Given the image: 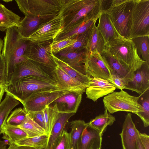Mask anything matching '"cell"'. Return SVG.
Wrapping results in <instances>:
<instances>
[{
	"mask_svg": "<svg viewBox=\"0 0 149 149\" xmlns=\"http://www.w3.org/2000/svg\"><path fill=\"white\" fill-rule=\"evenodd\" d=\"M61 11L64 22L63 31L61 33H62L71 30L84 21L97 20L101 13L100 1L65 0Z\"/></svg>",
	"mask_w": 149,
	"mask_h": 149,
	"instance_id": "cell-1",
	"label": "cell"
},
{
	"mask_svg": "<svg viewBox=\"0 0 149 149\" xmlns=\"http://www.w3.org/2000/svg\"><path fill=\"white\" fill-rule=\"evenodd\" d=\"M29 42L20 35L17 27H11L6 30L1 55L6 64L7 85L9 83L15 65L27 59L24 53Z\"/></svg>",
	"mask_w": 149,
	"mask_h": 149,
	"instance_id": "cell-2",
	"label": "cell"
},
{
	"mask_svg": "<svg viewBox=\"0 0 149 149\" xmlns=\"http://www.w3.org/2000/svg\"><path fill=\"white\" fill-rule=\"evenodd\" d=\"M64 89H66L56 83L30 76L5 86V92L22 103L36 94Z\"/></svg>",
	"mask_w": 149,
	"mask_h": 149,
	"instance_id": "cell-3",
	"label": "cell"
},
{
	"mask_svg": "<svg viewBox=\"0 0 149 149\" xmlns=\"http://www.w3.org/2000/svg\"><path fill=\"white\" fill-rule=\"evenodd\" d=\"M104 50L134 71L146 62L138 56L135 45L132 40L120 35L106 43Z\"/></svg>",
	"mask_w": 149,
	"mask_h": 149,
	"instance_id": "cell-4",
	"label": "cell"
},
{
	"mask_svg": "<svg viewBox=\"0 0 149 149\" xmlns=\"http://www.w3.org/2000/svg\"><path fill=\"white\" fill-rule=\"evenodd\" d=\"M129 32V39L149 36V0H134Z\"/></svg>",
	"mask_w": 149,
	"mask_h": 149,
	"instance_id": "cell-5",
	"label": "cell"
},
{
	"mask_svg": "<svg viewBox=\"0 0 149 149\" xmlns=\"http://www.w3.org/2000/svg\"><path fill=\"white\" fill-rule=\"evenodd\" d=\"M139 98V97L131 95L122 90L114 91L106 95L103 101L105 108L110 114L124 111L136 114L143 112Z\"/></svg>",
	"mask_w": 149,
	"mask_h": 149,
	"instance_id": "cell-6",
	"label": "cell"
},
{
	"mask_svg": "<svg viewBox=\"0 0 149 149\" xmlns=\"http://www.w3.org/2000/svg\"><path fill=\"white\" fill-rule=\"evenodd\" d=\"M65 0H16L20 11L25 16L58 15Z\"/></svg>",
	"mask_w": 149,
	"mask_h": 149,
	"instance_id": "cell-7",
	"label": "cell"
},
{
	"mask_svg": "<svg viewBox=\"0 0 149 149\" xmlns=\"http://www.w3.org/2000/svg\"><path fill=\"white\" fill-rule=\"evenodd\" d=\"M53 40L35 43L29 41L24 53L26 58L33 61L52 72L58 66L51 47Z\"/></svg>",
	"mask_w": 149,
	"mask_h": 149,
	"instance_id": "cell-8",
	"label": "cell"
},
{
	"mask_svg": "<svg viewBox=\"0 0 149 149\" xmlns=\"http://www.w3.org/2000/svg\"><path fill=\"white\" fill-rule=\"evenodd\" d=\"M134 0L125 1L105 12L109 16L113 25L120 36L129 39V28Z\"/></svg>",
	"mask_w": 149,
	"mask_h": 149,
	"instance_id": "cell-9",
	"label": "cell"
},
{
	"mask_svg": "<svg viewBox=\"0 0 149 149\" xmlns=\"http://www.w3.org/2000/svg\"><path fill=\"white\" fill-rule=\"evenodd\" d=\"M53 72L36 62L26 59L15 65L8 84H12L21 78L26 76L36 77L57 83L54 77Z\"/></svg>",
	"mask_w": 149,
	"mask_h": 149,
	"instance_id": "cell-10",
	"label": "cell"
},
{
	"mask_svg": "<svg viewBox=\"0 0 149 149\" xmlns=\"http://www.w3.org/2000/svg\"><path fill=\"white\" fill-rule=\"evenodd\" d=\"M64 24L63 18L61 11L57 15L40 24L26 39L35 43L53 40L63 31Z\"/></svg>",
	"mask_w": 149,
	"mask_h": 149,
	"instance_id": "cell-11",
	"label": "cell"
},
{
	"mask_svg": "<svg viewBox=\"0 0 149 149\" xmlns=\"http://www.w3.org/2000/svg\"><path fill=\"white\" fill-rule=\"evenodd\" d=\"M69 91L64 89L39 93L31 95L22 104L27 113L42 111Z\"/></svg>",
	"mask_w": 149,
	"mask_h": 149,
	"instance_id": "cell-12",
	"label": "cell"
},
{
	"mask_svg": "<svg viewBox=\"0 0 149 149\" xmlns=\"http://www.w3.org/2000/svg\"><path fill=\"white\" fill-rule=\"evenodd\" d=\"M85 66L87 75L91 77L101 78L111 82V72L100 54L88 53Z\"/></svg>",
	"mask_w": 149,
	"mask_h": 149,
	"instance_id": "cell-13",
	"label": "cell"
},
{
	"mask_svg": "<svg viewBox=\"0 0 149 149\" xmlns=\"http://www.w3.org/2000/svg\"><path fill=\"white\" fill-rule=\"evenodd\" d=\"M140 133L133 121L132 114L128 113L125 116L122 131L119 134L123 149H138L137 140Z\"/></svg>",
	"mask_w": 149,
	"mask_h": 149,
	"instance_id": "cell-14",
	"label": "cell"
},
{
	"mask_svg": "<svg viewBox=\"0 0 149 149\" xmlns=\"http://www.w3.org/2000/svg\"><path fill=\"white\" fill-rule=\"evenodd\" d=\"M125 89L139 95L149 89V64L145 62L134 71L132 78L127 83Z\"/></svg>",
	"mask_w": 149,
	"mask_h": 149,
	"instance_id": "cell-15",
	"label": "cell"
},
{
	"mask_svg": "<svg viewBox=\"0 0 149 149\" xmlns=\"http://www.w3.org/2000/svg\"><path fill=\"white\" fill-rule=\"evenodd\" d=\"M116 89L115 87L107 80L91 78L85 92L87 98L96 102L99 98L113 92Z\"/></svg>",
	"mask_w": 149,
	"mask_h": 149,
	"instance_id": "cell-16",
	"label": "cell"
},
{
	"mask_svg": "<svg viewBox=\"0 0 149 149\" xmlns=\"http://www.w3.org/2000/svg\"><path fill=\"white\" fill-rule=\"evenodd\" d=\"M101 56L109 67L111 74H115L123 79L126 81L127 84L132 79L134 71L131 68L120 63L104 50Z\"/></svg>",
	"mask_w": 149,
	"mask_h": 149,
	"instance_id": "cell-17",
	"label": "cell"
},
{
	"mask_svg": "<svg viewBox=\"0 0 149 149\" xmlns=\"http://www.w3.org/2000/svg\"><path fill=\"white\" fill-rule=\"evenodd\" d=\"M82 94L78 92L69 91L52 103L57 104L60 112L76 113L81 103Z\"/></svg>",
	"mask_w": 149,
	"mask_h": 149,
	"instance_id": "cell-18",
	"label": "cell"
},
{
	"mask_svg": "<svg viewBox=\"0 0 149 149\" xmlns=\"http://www.w3.org/2000/svg\"><path fill=\"white\" fill-rule=\"evenodd\" d=\"M57 58L79 72L88 75L85 67L88 52L84 49L78 52L56 53Z\"/></svg>",
	"mask_w": 149,
	"mask_h": 149,
	"instance_id": "cell-19",
	"label": "cell"
},
{
	"mask_svg": "<svg viewBox=\"0 0 149 149\" xmlns=\"http://www.w3.org/2000/svg\"><path fill=\"white\" fill-rule=\"evenodd\" d=\"M57 15L39 16H25L21 20L17 26L20 35L25 38H28L42 23L53 18Z\"/></svg>",
	"mask_w": 149,
	"mask_h": 149,
	"instance_id": "cell-20",
	"label": "cell"
},
{
	"mask_svg": "<svg viewBox=\"0 0 149 149\" xmlns=\"http://www.w3.org/2000/svg\"><path fill=\"white\" fill-rule=\"evenodd\" d=\"M75 113L73 112H60L49 135L47 143L45 149H53L59 140L69 120Z\"/></svg>",
	"mask_w": 149,
	"mask_h": 149,
	"instance_id": "cell-21",
	"label": "cell"
},
{
	"mask_svg": "<svg viewBox=\"0 0 149 149\" xmlns=\"http://www.w3.org/2000/svg\"><path fill=\"white\" fill-rule=\"evenodd\" d=\"M56 82L62 87L69 91L83 94L88 87L67 74L58 66L53 72Z\"/></svg>",
	"mask_w": 149,
	"mask_h": 149,
	"instance_id": "cell-22",
	"label": "cell"
},
{
	"mask_svg": "<svg viewBox=\"0 0 149 149\" xmlns=\"http://www.w3.org/2000/svg\"><path fill=\"white\" fill-rule=\"evenodd\" d=\"M102 142V136L88 125L81 134L77 149H96L101 147Z\"/></svg>",
	"mask_w": 149,
	"mask_h": 149,
	"instance_id": "cell-23",
	"label": "cell"
},
{
	"mask_svg": "<svg viewBox=\"0 0 149 149\" xmlns=\"http://www.w3.org/2000/svg\"><path fill=\"white\" fill-rule=\"evenodd\" d=\"M104 39L95 24L90 29L85 49L88 53H97L101 55L105 49Z\"/></svg>",
	"mask_w": 149,
	"mask_h": 149,
	"instance_id": "cell-24",
	"label": "cell"
},
{
	"mask_svg": "<svg viewBox=\"0 0 149 149\" xmlns=\"http://www.w3.org/2000/svg\"><path fill=\"white\" fill-rule=\"evenodd\" d=\"M98 19V24L96 27L105 44L111 39L119 36L111 23L108 14L101 13Z\"/></svg>",
	"mask_w": 149,
	"mask_h": 149,
	"instance_id": "cell-25",
	"label": "cell"
},
{
	"mask_svg": "<svg viewBox=\"0 0 149 149\" xmlns=\"http://www.w3.org/2000/svg\"><path fill=\"white\" fill-rule=\"evenodd\" d=\"M116 120L115 117L109 113L105 108L103 114L97 116L88 123L90 127L96 130L102 136L107 127L111 125Z\"/></svg>",
	"mask_w": 149,
	"mask_h": 149,
	"instance_id": "cell-26",
	"label": "cell"
},
{
	"mask_svg": "<svg viewBox=\"0 0 149 149\" xmlns=\"http://www.w3.org/2000/svg\"><path fill=\"white\" fill-rule=\"evenodd\" d=\"M20 17L0 3V31H4L13 27H17Z\"/></svg>",
	"mask_w": 149,
	"mask_h": 149,
	"instance_id": "cell-27",
	"label": "cell"
},
{
	"mask_svg": "<svg viewBox=\"0 0 149 149\" xmlns=\"http://www.w3.org/2000/svg\"><path fill=\"white\" fill-rule=\"evenodd\" d=\"M19 103V101L6 93L5 98L0 103V135L9 113Z\"/></svg>",
	"mask_w": 149,
	"mask_h": 149,
	"instance_id": "cell-28",
	"label": "cell"
},
{
	"mask_svg": "<svg viewBox=\"0 0 149 149\" xmlns=\"http://www.w3.org/2000/svg\"><path fill=\"white\" fill-rule=\"evenodd\" d=\"M96 21L90 20L84 21L67 32L61 33L53 40L77 38L80 35L91 29L95 24Z\"/></svg>",
	"mask_w": 149,
	"mask_h": 149,
	"instance_id": "cell-29",
	"label": "cell"
},
{
	"mask_svg": "<svg viewBox=\"0 0 149 149\" xmlns=\"http://www.w3.org/2000/svg\"><path fill=\"white\" fill-rule=\"evenodd\" d=\"M54 57L58 66L67 74L88 87L91 77L77 71L58 58L54 54Z\"/></svg>",
	"mask_w": 149,
	"mask_h": 149,
	"instance_id": "cell-30",
	"label": "cell"
},
{
	"mask_svg": "<svg viewBox=\"0 0 149 149\" xmlns=\"http://www.w3.org/2000/svg\"><path fill=\"white\" fill-rule=\"evenodd\" d=\"M70 149H77L78 141L84 130L88 125L84 120H76L70 122Z\"/></svg>",
	"mask_w": 149,
	"mask_h": 149,
	"instance_id": "cell-31",
	"label": "cell"
},
{
	"mask_svg": "<svg viewBox=\"0 0 149 149\" xmlns=\"http://www.w3.org/2000/svg\"><path fill=\"white\" fill-rule=\"evenodd\" d=\"M3 134L2 138L9 143H13L27 137L26 133L19 127L10 126L5 124L2 131Z\"/></svg>",
	"mask_w": 149,
	"mask_h": 149,
	"instance_id": "cell-32",
	"label": "cell"
},
{
	"mask_svg": "<svg viewBox=\"0 0 149 149\" xmlns=\"http://www.w3.org/2000/svg\"><path fill=\"white\" fill-rule=\"evenodd\" d=\"M42 111L46 131L49 135L60 112L57 104L53 103L46 106Z\"/></svg>",
	"mask_w": 149,
	"mask_h": 149,
	"instance_id": "cell-33",
	"label": "cell"
},
{
	"mask_svg": "<svg viewBox=\"0 0 149 149\" xmlns=\"http://www.w3.org/2000/svg\"><path fill=\"white\" fill-rule=\"evenodd\" d=\"M18 127L26 133L28 137L48 134L44 129L35 122L29 117L28 113L25 120Z\"/></svg>",
	"mask_w": 149,
	"mask_h": 149,
	"instance_id": "cell-34",
	"label": "cell"
},
{
	"mask_svg": "<svg viewBox=\"0 0 149 149\" xmlns=\"http://www.w3.org/2000/svg\"><path fill=\"white\" fill-rule=\"evenodd\" d=\"M131 40L135 45L139 58L149 64V36L139 37Z\"/></svg>",
	"mask_w": 149,
	"mask_h": 149,
	"instance_id": "cell-35",
	"label": "cell"
},
{
	"mask_svg": "<svg viewBox=\"0 0 149 149\" xmlns=\"http://www.w3.org/2000/svg\"><path fill=\"white\" fill-rule=\"evenodd\" d=\"M49 135L45 134L32 137H26L15 143L16 144L33 147L36 149H45Z\"/></svg>",
	"mask_w": 149,
	"mask_h": 149,
	"instance_id": "cell-36",
	"label": "cell"
},
{
	"mask_svg": "<svg viewBox=\"0 0 149 149\" xmlns=\"http://www.w3.org/2000/svg\"><path fill=\"white\" fill-rule=\"evenodd\" d=\"M139 102L142 107L143 112L136 114L143 122L144 127L149 125V89L139 96Z\"/></svg>",
	"mask_w": 149,
	"mask_h": 149,
	"instance_id": "cell-37",
	"label": "cell"
},
{
	"mask_svg": "<svg viewBox=\"0 0 149 149\" xmlns=\"http://www.w3.org/2000/svg\"><path fill=\"white\" fill-rule=\"evenodd\" d=\"M27 113L24 109L19 107L12 112L8 117L6 123V125L18 127L25 120Z\"/></svg>",
	"mask_w": 149,
	"mask_h": 149,
	"instance_id": "cell-38",
	"label": "cell"
},
{
	"mask_svg": "<svg viewBox=\"0 0 149 149\" xmlns=\"http://www.w3.org/2000/svg\"><path fill=\"white\" fill-rule=\"evenodd\" d=\"M90 29L80 35L77 38L76 41L72 45L59 52L64 53L78 52L85 49Z\"/></svg>",
	"mask_w": 149,
	"mask_h": 149,
	"instance_id": "cell-39",
	"label": "cell"
},
{
	"mask_svg": "<svg viewBox=\"0 0 149 149\" xmlns=\"http://www.w3.org/2000/svg\"><path fill=\"white\" fill-rule=\"evenodd\" d=\"M77 38L53 41L51 44V49L53 53L56 54L62 49L71 46L76 41Z\"/></svg>",
	"mask_w": 149,
	"mask_h": 149,
	"instance_id": "cell-40",
	"label": "cell"
},
{
	"mask_svg": "<svg viewBox=\"0 0 149 149\" xmlns=\"http://www.w3.org/2000/svg\"><path fill=\"white\" fill-rule=\"evenodd\" d=\"M70 133L64 129L59 140L53 149H70Z\"/></svg>",
	"mask_w": 149,
	"mask_h": 149,
	"instance_id": "cell-41",
	"label": "cell"
},
{
	"mask_svg": "<svg viewBox=\"0 0 149 149\" xmlns=\"http://www.w3.org/2000/svg\"><path fill=\"white\" fill-rule=\"evenodd\" d=\"M125 0H100L101 13H105L124 2Z\"/></svg>",
	"mask_w": 149,
	"mask_h": 149,
	"instance_id": "cell-42",
	"label": "cell"
},
{
	"mask_svg": "<svg viewBox=\"0 0 149 149\" xmlns=\"http://www.w3.org/2000/svg\"><path fill=\"white\" fill-rule=\"evenodd\" d=\"M27 113L29 117L35 122L46 131L42 110L36 112H29Z\"/></svg>",
	"mask_w": 149,
	"mask_h": 149,
	"instance_id": "cell-43",
	"label": "cell"
},
{
	"mask_svg": "<svg viewBox=\"0 0 149 149\" xmlns=\"http://www.w3.org/2000/svg\"><path fill=\"white\" fill-rule=\"evenodd\" d=\"M111 75L112 80L111 83L115 88L121 90L125 89L127 85L126 81L115 74H111Z\"/></svg>",
	"mask_w": 149,
	"mask_h": 149,
	"instance_id": "cell-44",
	"label": "cell"
},
{
	"mask_svg": "<svg viewBox=\"0 0 149 149\" xmlns=\"http://www.w3.org/2000/svg\"><path fill=\"white\" fill-rule=\"evenodd\" d=\"M6 64L4 59L2 55L0 56V83L5 85L7 84L6 78Z\"/></svg>",
	"mask_w": 149,
	"mask_h": 149,
	"instance_id": "cell-45",
	"label": "cell"
},
{
	"mask_svg": "<svg viewBox=\"0 0 149 149\" xmlns=\"http://www.w3.org/2000/svg\"><path fill=\"white\" fill-rule=\"evenodd\" d=\"M139 137L144 149H149V136L145 133H140Z\"/></svg>",
	"mask_w": 149,
	"mask_h": 149,
	"instance_id": "cell-46",
	"label": "cell"
},
{
	"mask_svg": "<svg viewBox=\"0 0 149 149\" xmlns=\"http://www.w3.org/2000/svg\"><path fill=\"white\" fill-rule=\"evenodd\" d=\"M9 146L7 149H36L29 146L18 145L15 143H9Z\"/></svg>",
	"mask_w": 149,
	"mask_h": 149,
	"instance_id": "cell-47",
	"label": "cell"
},
{
	"mask_svg": "<svg viewBox=\"0 0 149 149\" xmlns=\"http://www.w3.org/2000/svg\"><path fill=\"white\" fill-rule=\"evenodd\" d=\"M5 85L0 83V103H1L4 93L5 92Z\"/></svg>",
	"mask_w": 149,
	"mask_h": 149,
	"instance_id": "cell-48",
	"label": "cell"
},
{
	"mask_svg": "<svg viewBox=\"0 0 149 149\" xmlns=\"http://www.w3.org/2000/svg\"><path fill=\"white\" fill-rule=\"evenodd\" d=\"M8 142L7 140H0V149H6Z\"/></svg>",
	"mask_w": 149,
	"mask_h": 149,
	"instance_id": "cell-49",
	"label": "cell"
},
{
	"mask_svg": "<svg viewBox=\"0 0 149 149\" xmlns=\"http://www.w3.org/2000/svg\"><path fill=\"white\" fill-rule=\"evenodd\" d=\"M137 144L138 146V149H144L141 143L139 137L138 139Z\"/></svg>",
	"mask_w": 149,
	"mask_h": 149,
	"instance_id": "cell-50",
	"label": "cell"
},
{
	"mask_svg": "<svg viewBox=\"0 0 149 149\" xmlns=\"http://www.w3.org/2000/svg\"><path fill=\"white\" fill-rule=\"evenodd\" d=\"M3 45V41L0 38V56L1 55Z\"/></svg>",
	"mask_w": 149,
	"mask_h": 149,
	"instance_id": "cell-51",
	"label": "cell"
},
{
	"mask_svg": "<svg viewBox=\"0 0 149 149\" xmlns=\"http://www.w3.org/2000/svg\"><path fill=\"white\" fill-rule=\"evenodd\" d=\"M3 1H4L5 2H6V3H8V2H9L10 1H13V0H3Z\"/></svg>",
	"mask_w": 149,
	"mask_h": 149,
	"instance_id": "cell-52",
	"label": "cell"
},
{
	"mask_svg": "<svg viewBox=\"0 0 149 149\" xmlns=\"http://www.w3.org/2000/svg\"><path fill=\"white\" fill-rule=\"evenodd\" d=\"M101 147H100V148H98L96 149H101Z\"/></svg>",
	"mask_w": 149,
	"mask_h": 149,
	"instance_id": "cell-53",
	"label": "cell"
}]
</instances>
